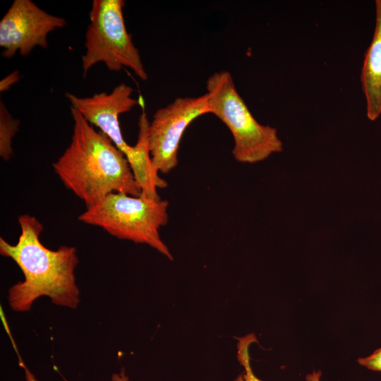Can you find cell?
Here are the masks:
<instances>
[{"label":"cell","mask_w":381,"mask_h":381,"mask_svg":"<svg viewBox=\"0 0 381 381\" xmlns=\"http://www.w3.org/2000/svg\"><path fill=\"white\" fill-rule=\"evenodd\" d=\"M18 220L21 233L16 244L0 238L1 255L11 258L25 277L8 289L11 308L28 311L37 298L47 296L55 305L75 309L80 302L74 274L78 263L76 248L61 246L50 250L40 240L44 227L36 217L25 214Z\"/></svg>","instance_id":"6da1fadb"},{"label":"cell","mask_w":381,"mask_h":381,"mask_svg":"<svg viewBox=\"0 0 381 381\" xmlns=\"http://www.w3.org/2000/svg\"><path fill=\"white\" fill-rule=\"evenodd\" d=\"M73 130L69 145L53 163L64 185L91 207L112 193L139 196L141 188L125 155L102 131L71 107Z\"/></svg>","instance_id":"7a4b0ae2"},{"label":"cell","mask_w":381,"mask_h":381,"mask_svg":"<svg viewBox=\"0 0 381 381\" xmlns=\"http://www.w3.org/2000/svg\"><path fill=\"white\" fill-rule=\"evenodd\" d=\"M169 202L140 194L133 196L112 193L86 209L78 220L99 226L119 239L145 243L172 260L168 247L160 238L159 229L168 222Z\"/></svg>","instance_id":"3957f363"},{"label":"cell","mask_w":381,"mask_h":381,"mask_svg":"<svg viewBox=\"0 0 381 381\" xmlns=\"http://www.w3.org/2000/svg\"><path fill=\"white\" fill-rule=\"evenodd\" d=\"M210 111L230 130L234 141L232 155L242 163H256L280 152L283 143L275 128L260 124L236 88L231 73L216 72L206 81Z\"/></svg>","instance_id":"277c9868"},{"label":"cell","mask_w":381,"mask_h":381,"mask_svg":"<svg viewBox=\"0 0 381 381\" xmlns=\"http://www.w3.org/2000/svg\"><path fill=\"white\" fill-rule=\"evenodd\" d=\"M124 5L123 0L92 2L81 60L83 77L93 66L104 63L111 71L128 67L141 80L147 79L139 51L125 25Z\"/></svg>","instance_id":"5b68a950"},{"label":"cell","mask_w":381,"mask_h":381,"mask_svg":"<svg viewBox=\"0 0 381 381\" xmlns=\"http://www.w3.org/2000/svg\"><path fill=\"white\" fill-rule=\"evenodd\" d=\"M210 113L207 94L178 97L157 109L150 122L147 138L154 169L168 174L178 164V152L184 131L198 117Z\"/></svg>","instance_id":"8992f818"},{"label":"cell","mask_w":381,"mask_h":381,"mask_svg":"<svg viewBox=\"0 0 381 381\" xmlns=\"http://www.w3.org/2000/svg\"><path fill=\"white\" fill-rule=\"evenodd\" d=\"M66 25L64 18L47 13L30 0H15L0 21L2 56L11 59L18 52L28 56L38 46L48 47V35Z\"/></svg>","instance_id":"52a82bcc"},{"label":"cell","mask_w":381,"mask_h":381,"mask_svg":"<svg viewBox=\"0 0 381 381\" xmlns=\"http://www.w3.org/2000/svg\"><path fill=\"white\" fill-rule=\"evenodd\" d=\"M133 89L120 83L111 92L95 93L91 97H80L66 92L71 107L77 110L91 125L98 127L126 157L133 146L125 141L121 131L119 116L131 111L138 101L131 97Z\"/></svg>","instance_id":"ba28073f"},{"label":"cell","mask_w":381,"mask_h":381,"mask_svg":"<svg viewBox=\"0 0 381 381\" xmlns=\"http://www.w3.org/2000/svg\"><path fill=\"white\" fill-rule=\"evenodd\" d=\"M373 38L365 54L361 80L367 104V116L375 120L381 113V0L375 1Z\"/></svg>","instance_id":"9c48e42d"},{"label":"cell","mask_w":381,"mask_h":381,"mask_svg":"<svg viewBox=\"0 0 381 381\" xmlns=\"http://www.w3.org/2000/svg\"><path fill=\"white\" fill-rule=\"evenodd\" d=\"M150 121L143 111L138 119V140L134 150L127 158L133 176L142 190V194L155 199H160L157 188L167 186V182L159 176L152 165L148 146V128Z\"/></svg>","instance_id":"30bf717a"},{"label":"cell","mask_w":381,"mask_h":381,"mask_svg":"<svg viewBox=\"0 0 381 381\" xmlns=\"http://www.w3.org/2000/svg\"><path fill=\"white\" fill-rule=\"evenodd\" d=\"M257 339L253 333L247 334L245 337L238 338L237 344V358L239 363L243 366L244 371L241 373L234 381H262L257 377L250 365V358L249 356V347L253 342H257ZM320 371L313 372L306 376L307 381H321Z\"/></svg>","instance_id":"8fae6325"},{"label":"cell","mask_w":381,"mask_h":381,"mask_svg":"<svg viewBox=\"0 0 381 381\" xmlns=\"http://www.w3.org/2000/svg\"><path fill=\"white\" fill-rule=\"evenodd\" d=\"M19 120L13 118L4 102H0V156L6 162L13 155L12 140L19 131Z\"/></svg>","instance_id":"7c38bea8"},{"label":"cell","mask_w":381,"mask_h":381,"mask_svg":"<svg viewBox=\"0 0 381 381\" xmlns=\"http://www.w3.org/2000/svg\"><path fill=\"white\" fill-rule=\"evenodd\" d=\"M357 361L370 370L381 372V347L368 356L359 358Z\"/></svg>","instance_id":"4fadbf2b"},{"label":"cell","mask_w":381,"mask_h":381,"mask_svg":"<svg viewBox=\"0 0 381 381\" xmlns=\"http://www.w3.org/2000/svg\"><path fill=\"white\" fill-rule=\"evenodd\" d=\"M20 78L18 71H14L6 75L0 81L1 92L8 90L13 84L17 83Z\"/></svg>","instance_id":"5bb4252c"},{"label":"cell","mask_w":381,"mask_h":381,"mask_svg":"<svg viewBox=\"0 0 381 381\" xmlns=\"http://www.w3.org/2000/svg\"><path fill=\"white\" fill-rule=\"evenodd\" d=\"M8 335H9V337L11 338L12 345H13V348H14V349H15V351L16 352V354L18 356V364L24 370L25 380L26 381H38L37 380V378L35 377V375H33V373L29 370V368L27 367L25 363L23 362V359H22V358L20 356V354L19 353V352L18 351V348H17V346L16 345V343H15L14 340L13 339V337L11 336V333H8Z\"/></svg>","instance_id":"9a60e30c"},{"label":"cell","mask_w":381,"mask_h":381,"mask_svg":"<svg viewBox=\"0 0 381 381\" xmlns=\"http://www.w3.org/2000/svg\"><path fill=\"white\" fill-rule=\"evenodd\" d=\"M112 381H130L128 377L125 375L123 369L120 373H114L111 376Z\"/></svg>","instance_id":"2e32d148"}]
</instances>
